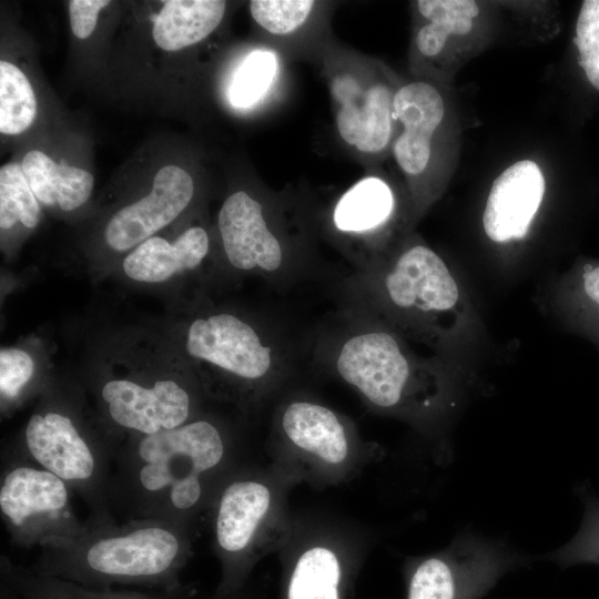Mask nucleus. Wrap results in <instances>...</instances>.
Listing matches in <instances>:
<instances>
[{"label": "nucleus", "mask_w": 599, "mask_h": 599, "mask_svg": "<svg viewBox=\"0 0 599 599\" xmlns=\"http://www.w3.org/2000/svg\"><path fill=\"white\" fill-rule=\"evenodd\" d=\"M87 522L81 536L40 546L32 568L92 588L173 591L184 586L180 573L192 557V529L154 518Z\"/></svg>", "instance_id": "nucleus-4"}, {"label": "nucleus", "mask_w": 599, "mask_h": 599, "mask_svg": "<svg viewBox=\"0 0 599 599\" xmlns=\"http://www.w3.org/2000/svg\"><path fill=\"white\" fill-rule=\"evenodd\" d=\"M352 316L324 349L331 369L372 409L440 436L460 407L471 370L418 354L412 342L376 319Z\"/></svg>", "instance_id": "nucleus-3"}, {"label": "nucleus", "mask_w": 599, "mask_h": 599, "mask_svg": "<svg viewBox=\"0 0 599 599\" xmlns=\"http://www.w3.org/2000/svg\"><path fill=\"white\" fill-rule=\"evenodd\" d=\"M210 253L202 226L184 230L173 241L152 236L131 250L122 262L124 275L135 282L158 284L199 268Z\"/></svg>", "instance_id": "nucleus-20"}, {"label": "nucleus", "mask_w": 599, "mask_h": 599, "mask_svg": "<svg viewBox=\"0 0 599 599\" xmlns=\"http://www.w3.org/2000/svg\"><path fill=\"white\" fill-rule=\"evenodd\" d=\"M1 599H194L193 585L173 591L92 588L0 559Z\"/></svg>", "instance_id": "nucleus-19"}, {"label": "nucleus", "mask_w": 599, "mask_h": 599, "mask_svg": "<svg viewBox=\"0 0 599 599\" xmlns=\"http://www.w3.org/2000/svg\"><path fill=\"white\" fill-rule=\"evenodd\" d=\"M527 558L502 542L465 531L437 552L404 566L406 599H483Z\"/></svg>", "instance_id": "nucleus-14"}, {"label": "nucleus", "mask_w": 599, "mask_h": 599, "mask_svg": "<svg viewBox=\"0 0 599 599\" xmlns=\"http://www.w3.org/2000/svg\"><path fill=\"white\" fill-rule=\"evenodd\" d=\"M359 567L344 538L294 525L282 548L281 599H353Z\"/></svg>", "instance_id": "nucleus-16"}, {"label": "nucleus", "mask_w": 599, "mask_h": 599, "mask_svg": "<svg viewBox=\"0 0 599 599\" xmlns=\"http://www.w3.org/2000/svg\"><path fill=\"white\" fill-rule=\"evenodd\" d=\"M276 70L271 51L251 52L237 70L229 87V100L236 108H248L257 102L272 83Z\"/></svg>", "instance_id": "nucleus-27"}, {"label": "nucleus", "mask_w": 599, "mask_h": 599, "mask_svg": "<svg viewBox=\"0 0 599 599\" xmlns=\"http://www.w3.org/2000/svg\"><path fill=\"white\" fill-rule=\"evenodd\" d=\"M274 436L278 467L294 479L335 483L375 451L362 443L354 425L335 409L308 397H291L277 408Z\"/></svg>", "instance_id": "nucleus-11"}, {"label": "nucleus", "mask_w": 599, "mask_h": 599, "mask_svg": "<svg viewBox=\"0 0 599 599\" xmlns=\"http://www.w3.org/2000/svg\"><path fill=\"white\" fill-rule=\"evenodd\" d=\"M400 79L384 63L363 59L333 67L328 88L341 140L364 156L382 158L398 126L394 115Z\"/></svg>", "instance_id": "nucleus-13"}, {"label": "nucleus", "mask_w": 599, "mask_h": 599, "mask_svg": "<svg viewBox=\"0 0 599 599\" xmlns=\"http://www.w3.org/2000/svg\"><path fill=\"white\" fill-rule=\"evenodd\" d=\"M277 469L271 476L246 463L224 481L210 507L213 550L221 565L217 593L242 589L257 562L281 550L292 532L284 487L294 478Z\"/></svg>", "instance_id": "nucleus-8"}, {"label": "nucleus", "mask_w": 599, "mask_h": 599, "mask_svg": "<svg viewBox=\"0 0 599 599\" xmlns=\"http://www.w3.org/2000/svg\"><path fill=\"white\" fill-rule=\"evenodd\" d=\"M451 88L413 78L394 99L397 133L392 155L404 175L405 233L443 196L457 167L461 126Z\"/></svg>", "instance_id": "nucleus-7"}, {"label": "nucleus", "mask_w": 599, "mask_h": 599, "mask_svg": "<svg viewBox=\"0 0 599 599\" xmlns=\"http://www.w3.org/2000/svg\"><path fill=\"white\" fill-rule=\"evenodd\" d=\"M21 166L33 194L44 205L73 211L91 195L94 180L90 172L55 163L39 150L29 151Z\"/></svg>", "instance_id": "nucleus-24"}, {"label": "nucleus", "mask_w": 599, "mask_h": 599, "mask_svg": "<svg viewBox=\"0 0 599 599\" xmlns=\"http://www.w3.org/2000/svg\"><path fill=\"white\" fill-rule=\"evenodd\" d=\"M184 351L206 398L254 409L284 379L288 353L278 336L254 318L212 308L191 319Z\"/></svg>", "instance_id": "nucleus-6"}, {"label": "nucleus", "mask_w": 599, "mask_h": 599, "mask_svg": "<svg viewBox=\"0 0 599 599\" xmlns=\"http://www.w3.org/2000/svg\"><path fill=\"white\" fill-rule=\"evenodd\" d=\"M194 195L192 176L177 165H165L154 176L144 197L116 211L104 230V240L114 252L133 250L173 222Z\"/></svg>", "instance_id": "nucleus-17"}, {"label": "nucleus", "mask_w": 599, "mask_h": 599, "mask_svg": "<svg viewBox=\"0 0 599 599\" xmlns=\"http://www.w3.org/2000/svg\"><path fill=\"white\" fill-rule=\"evenodd\" d=\"M217 230L226 262L236 272L257 274L271 281L296 275L301 261L265 206L246 191H236L223 202Z\"/></svg>", "instance_id": "nucleus-15"}, {"label": "nucleus", "mask_w": 599, "mask_h": 599, "mask_svg": "<svg viewBox=\"0 0 599 599\" xmlns=\"http://www.w3.org/2000/svg\"><path fill=\"white\" fill-rule=\"evenodd\" d=\"M37 113V101L24 73L14 64L0 61V132L16 135L26 131Z\"/></svg>", "instance_id": "nucleus-25"}, {"label": "nucleus", "mask_w": 599, "mask_h": 599, "mask_svg": "<svg viewBox=\"0 0 599 599\" xmlns=\"http://www.w3.org/2000/svg\"><path fill=\"white\" fill-rule=\"evenodd\" d=\"M581 497L585 515L578 532L565 546L548 555V559L562 568L579 564L599 566V497L586 490Z\"/></svg>", "instance_id": "nucleus-29"}, {"label": "nucleus", "mask_w": 599, "mask_h": 599, "mask_svg": "<svg viewBox=\"0 0 599 599\" xmlns=\"http://www.w3.org/2000/svg\"><path fill=\"white\" fill-rule=\"evenodd\" d=\"M35 365L31 355L17 347L1 348L0 396L1 412L14 410L33 390Z\"/></svg>", "instance_id": "nucleus-30"}, {"label": "nucleus", "mask_w": 599, "mask_h": 599, "mask_svg": "<svg viewBox=\"0 0 599 599\" xmlns=\"http://www.w3.org/2000/svg\"><path fill=\"white\" fill-rule=\"evenodd\" d=\"M573 43L579 67L590 85L599 91V0L582 1Z\"/></svg>", "instance_id": "nucleus-31"}, {"label": "nucleus", "mask_w": 599, "mask_h": 599, "mask_svg": "<svg viewBox=\"0 0 599 599\" xmlns=\"http://www.w3.org/2000/svg\"><path fill=\"white\" fill-rule=\"evenodd\" d=\"M546 179L539 164L518 160L494 180L481 215L486 237L497 245L522 241L542 205Z\"/></svg>", "instance_id": "nucleus-18"}, {"label": "nucleus", "mask_w": 599, "mask_h": 599, "mask_svg": "<svg viewBox=\"0 0 599 599\" xmlns=\"http://www.w3.org/2000/svg\"><path fill=\"white\" fill-rule=\"evenodd\" d=\"M550 304L570 329L599 345V260L576 261L554 284Z\"/></svg>", "instance_id": "nucleus-21"}, {"label": "nucleus", "mask_w": 599, "mask_h": 599, "mask_svg": "<svg viewBox=\"0 0 599 599\" xmlns=\"http://www.w3.org/2000/svg\"><path fill=\"white\" fill-rule=\"evenodd\" d=\"M245 464L234 429L202 410L179 427L122 441L110 507L126 520L162 519L194 531L224 481Z\"/></svg>", "instance_id": "nucleus-1"}, {"label": "nucleus", "mask_w": 599, "mask_h": 599, "mask_svg": "<svg viewBox=\"0 0 599 599\" xmlns=\"http://www.w3.org/2000/svg\"><path fill=\"white\" fill-rule=\"evenodd\" d=\"M0 512L11 541L23 548L88 530L77 516L69 485L12 444L1 453Z\"/></svg>", "instance_id": "nucleus-12"}, {"label": "nucleus", "mask_w": 599, "mask_h": 599, "mask_svg": "<svg viewBox=\"0 0 599 599\" xmlns=\"http://www.w3.org/2000/svg\"><path fill=\"white\" fill-rule=\"evenodd\" d=\"M394 192L384 180L365 177L347 190L333 210V224L341 233L369 237L389 227L396 217Z\"/></svg>", "instance_id": "nucleus-22"}, {"label": "nucleus", "mask_w": 599, "mask_h": 599, "mask_svg": "<svg viewBox=\"0 0 599 599\" xmlns=\"http://www.w3.org/2000/svg\"><path fill=\"white\" fill-rule=\"evenodd\" d=\"M207 599H263V596L256 590H254L253 587L246 583L242 589L237 591L231 593L214 592V595H212Z\"/></svg>", "instance_id": "nucleus-33"}, {"label": "nucleus", "mask_w": 599, "mask_h": 599, "mask_svg": "<svg viewBox=\"0 0 599 599\" xmlns=\"http://www.w3.org/2000/svg\"><path fill=\"white\" fill-rule=\"evenodd\" d=\"M316 6L311 0H254L250 2V12L263 30L287 37L307 23Z\"/></svg>", "instance_id": "nucleus-28"}, {"label": "nucleus", "mask_w": 599, "mask_h": 599, "mask_svg": "<svg viewBox=\"0 0 599 599\" xmlns=\"http://www.w3.org/2000/svg\"><path fill=\"white\" fill-rule=\"evenodd\" d=\"M40 219L39 201L27 181L21 164L9 163L0 169V227L9 230L18 222L28 229Z\"/></svg>", "instance_id": "nucleus-26"}, {"label": "nucleus", "mask_w": 599, "mask_h": 599, "mask_svg": "<svg viewBox=\"0 0 599 599\" xmlns=\"http://www.w3.org/2000/svg\"><path fill=\"white\" fill-rule=\"evenodd\" d=\"M108 4L109 0H70L68 8L73 34L87 39L97 26L99 12Z\"/></svg>", "instance_id": "nucleus-32"}, {"label": "nucleus", "mask_w": 599, "mask_h": 599, "mask_svg": "<svg viewBox=\"0 0 599 599\" xmlns=\"http://www.w3.org/2000/svg\"><path fill=\"white\" fill-rule=\"evenodd\" d=\"M408 67L413 78L451 88L457 73L494 41L501 1L410 2Z\"/></svg>", "instance_id": "nucleus-9"}, {"label": "nucleus", "mask_w": 599, "mask_h": 599, "mask_svg": "<svg viewBox=\"0 0 599 599\" xmlns=\"http://www.w3.org/2000/svg\"><path fill=\"white\" fill-rule=\"evenodd\" d=\"M91 389L101 423L120 444L185 424L206 398L192 369L106 374Z\"/></svg>", "instance_id": "nucleus-10"}, {"label": "nucleus", "mask_w": 599, "mask_h": 599, "mask_svg": "<svg viewBox=\"0 0 599 599\" xmlns=\"http://www.w3.org/2000/svg\"><path fill=\"white\" fill-rule=\"evenodd\" d=\"M81 392L45 390L12 443L37 464L64 480L89 509L92 522L114 521L109 489L120 443L87 408Z\"/></svg>", "instance_id": "nucleus-5"}, {"label": "nucleus", "mask_w": 599, "mask_h": 599, "mask_svg": "<svg viewBox=\"0 0 599 599\" xmlns=\"http://www.w3.org/2000/svg\"><path fill=\"white\" fill-rule=\"evenodd\" d=\"M225 10L221 0L164 1L153 21V39L165 51L194 45L219 27Z\"/></svg>", "instance_id": "nucleus-23"}, {"label": "nucleus", "mask_w": 599, "mask_h": 599, "mask_svg": "<svg viewBox=\"0 0 599 599\" xmlns=\"http://www.w3.org/2000/svg\"><path fill=\"white\" fill-rule=\"evenodd\" d=\"M354 314L376 319L412 343L470 370L480 325L446 261L413 232L372 258L349 281Z\"/></svg>", "instance_id": "nucleus-2"}]
</instances>
